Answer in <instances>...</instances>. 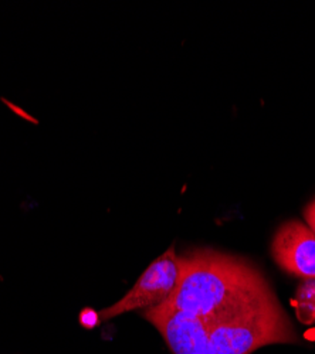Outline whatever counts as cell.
<instances>
[{"label": "cell", "instance_id": "8992f818", "mask_svg": "<svg viewBox=\"0 0 315 354\" xmlns=\"http://www.w3.org/2000/svg\"><path fill=\"white\" fill-rule=\"evenodd\" d=\"M294 305L301 323L312 324L315 322V279H305L300 285Z\"/></svg>", "mask_w": 315, "mask_h": 354}, {"label": "cell", "instance_id": "3957f363", "mask_svg": "<svg viewBox=\"0 0 315 354\" xmlns=\"http://www.w3.org/2000/svg\"><path fill=\"white\" fill-rule=\"evenodd\" d=\"M181 271V257L177 254L175 247H170L148 265L135 285L117 304L100 312L98 320L108 322L120 315L134 310H148L166 302L178 286Z\"/></svg>", "mask_w": 315, "mask_h": 354}, {"label": "cell", "instance_id": "6da1fadb", "mask_svg": "<svg viewBox=\"0 0 315 354\" xmlns=\"http://www.w3.org/2000/svg\"><path fill=\"white\" fill-rule=\"evenodd\" d=\"M181 262L178 286L166 304L208 323L274 293L262 271L242 257L200 248L182 255Z\"/></svg>", "mask_w": 315, "mask_h": 354}, {"label": "cell", "instance_id": "5b68a950", "mask_svg": "<svg viewBox=\"0 0 315 354\" xmlns=\"http://www.w3.org/2000/svg\"><path fill=\"white\" fill-rule=\"evenodd\" d=\"M271 254L285 272L315 279V234L304 223H284L274 235Z\"/></svg>", "mask_w": 315, "mask_h": 354}, {"label": "cell", "instance_id": "52a82bcc", "mask_svg": "<svg viewBox=\"0 0 315 354\" xmlns=\"http://www.w3.org/2000/svg\"><path fill=\"white\" fill-rule=\"evenodd\" d=\"M304 217H305L307 227L315 234V198L305 207Z\"/></svg>", "mask_w": 315, "mask_h": 354}, {"label": "cell", "instance_id": "7a4b0ae2", "mask_svg": "<svg viewBox=\"0 0 315 354\" xmlns=\"http://www.w3.org/2000/svg\"><path fill=\"white\" fill-rule=\"evenodd\" d=\"M213 354H251L269 344L298 343L296 329L276 295L209 323Z\"/></svg>", "mask_w": 315, "mask_h": 354}, {"label": "cell", "instance_id": "277c9868", "mask_svg": "<svg viewBox=\"0 0 315 354\" xmlns=\"http://www.w3.org/2000/svg\"><path fill=\"white\" fill-rule=\"evenodd\" d=\"M174 354H213L209 323L163 302L144 312Z\"/></svg>", "mask_w": 315, "mask_h": 354}]
</instances>
